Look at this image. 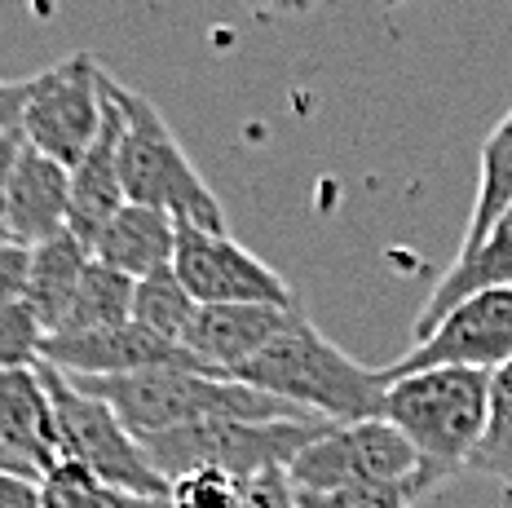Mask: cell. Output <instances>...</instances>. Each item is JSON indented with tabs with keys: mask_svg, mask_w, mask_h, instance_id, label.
Here are the masks:
<instances>
[{
	"mask_svg": "<svg viewBox=\"0 0 512 508\" xmlns=\"http://www.w3.org/2000/svg\"><path fill=\"white\" fill-rule=\"evenodd\" d=\"M230 380H243L327 425L376 420L384 411V389H389L380 367H362L358 358H349L332 336L309 323L305 310Z\"/></svg>",
	"mask_w": 512,
	"mask_h": 508,
	"instance_id": "cell-1",
	"label": "cell"
},
{
	"mask_svg": "<svg viewBox=\"0 0 512 508\" xmlns=\"http://www.w3.org/2000/svg\"><path fill=\"white\" fill-rule=\"evenodd\" d=\"M495 402V376L473 367H429L389 380L384 411L393 429L415 447L429 486L468 473V460L482 447Z\"/></svg>",
	"mask_w": 512,
	"mask_h": 508,
	"instance_id": "cell-2",
	"label": "cell"
},
{
	"mask_svg": "<svg viewBox=\"0 0 512 508\" xmlns=\"http://www.w3.org/2000/svg\"><path fill=\"white\" fill-rule=\"evenodd\" d=\"M115 98L124 111V137H120V177L128 204L159 208L173 221H195L208 230H226V208L212 195L204 173L168 129L164 111L146 93L128 89L115 80Z\"/></svg>",
	"mask_w": 512,
	"mask_h": 508,
	"instance_id": "cell-3",
	"label": "cell"
},
{
	"mask_svg": "<svg viewBox=\"0 0 512 508\" xmlns=\"http://www.w3.org/2000/svg\"><path fill=\"white\" fill-rule=\"evenodd\" d=\"M323 429L332 425L327 420H195L186 429L159 433L142 447L168 486L186 473L261 478V473L292 469V460Z\"/></svg>",
	"mask_w": 512,
	"mask_h": 508,
	"instance_id": "cell-4",
	"label": "cell"
},
{
	"mask_svg": "<svg viewBox=\"0 0 512 508\" xmlns=\"http://www.w3.org/2000/svg\"><path fill=\"white\" fill-rule=\"evenodd\" d=\"M40 376L49 385L62 460L80 464L84 473H93L115 495H168V482L146 460V447L120 425V416L102 398L84 394L67 372H58L49 363H40Z\"/></svg>",
	"mask_w": 512,
	"mask_h": 508,
	"instance_id": "cell-5",
	"label": "cell"
},
{
	"mask_svg": "<svg viewBox=\"0 0 512 508\" xmlns=\"http://www.w3.org/2000/svg\"><path fill=\"white\" fill-rule=\"evenodd\" d=\"M296 491H349V486H402L420 500L433 491L415 447L384 416L323 429L287 469Z\"/></svg>",
	"mask_w": 512,
	"mask_h": 508,
	"instance_id": "cell-6",
	"label": "cell"
},
{
	"mask_svg": "<svg viewBox=\"0 0 512 508\" xmlns=\"http://www.w3.org/2000/svg\"><path fill=\"white\" fill-rule=\"evenodd\" d=\"M102 80L106 71L89 54H71L31 76L23 89V111H18V129L31 151L49 155L62 168H76L102 133Z\"/></svg>",
	"mask_w": 512,
	"mask_h": 508,
	"instance_id": "cell-7",
	"label": "cell"
},
{
	"mask_svg": "<svg viewBox=\"0 0 512 508\" xmlns=\"http://www.w3.org/2000/svg\"><path fill=\"white\" fill-rule=\"evenodd\" d=\"M173 270L195 296V305H279L296 310V288L274 266H265L230 230H208L195 221H177Z\"/></svg>",
	"mask_w": 512,
	"mask_h": 508,
	"instance_id": "cell-8",
	"label": "cell"
},
{
	"mask_svg": "<svg viewBox=\"0 0 512 508\" xmlns=\"http://www.w3.org/2000/svg\"><path fill=\"white\" fill-rule=\"evenodd\" d=\"M429 367H473V372H504L512 367V288L477 292L460 301L424 341H415L398 363L380 367L384 380H398Z\"/></svg>",
	"mask_w": 512,
	"mask_h": 508,
	"instance_id": "cell-9",
	"label": "cell"
},
{
	"mask_svg": "<svg viewBox=\"0 0 512 508\" xmlns=\"http://www.w3.org/2000/svg\"><path fill=\"white\" fill-rule=\"evenodd\" d=\"M45 363L58 367L67 376H133V372H159V367H204L173 341H159L146 327L124 323V327H106V332H76V336H49L45 341ZM212 376V372H208Z\"/></svg>",
	"mask_w": 512,
	"mask_h": 508,
	"instance_id": "cell-10",
	"label": "cell"
},
{
	"mask_svg": "<svg viewBox=\"0 0 512 508\" xmlns=\"http://www.w3.org/2000/svg\"><path fill=\"white\" fill-rule=\"evenodd\" d=\"M296 314H301V305H296V310H279V305H199L186 336H181V349H186L204 372L234 376L239 367H248Z\"/></svg>",
	"mask_w": 512,
	"mask_h": 508,
	"instance_id": "cell-11",
	"label": "cell"
},
{
	"mask_svg": "<svg viewBox=\"0 0 512 508\" xmlns=\"http://www.w3.org/2000/svg\"><path fill=\"white\" fill-rule=\"evenodd\" d=\"M106 93V111H102V133L89 146V155L71 168V213H67V230L76 235L84 248L93 252L102 226L111 221L124 199V177H120V137H124V111L115 98V80H102Z\"/></svg>",
	"mask_w": 512,
	"mask_h": 508,
	"instance_id": "cell-12",
	"label": "cell"
},
{
	"mask_svg": "<svg viewBox=\"0 0 512 508\" xmlns=\"http://www.w3.org/2000/svg\"><path fill=\"white\" fill-rule=\"evenodd\" d=\"M0 442L27 464L36 478H45L62 464L58 420H53L49 385L40 367L0 372Z\"/></svg>",
	"mask_w": 512,
	"mask_h": 508,
	"instance_id": "cell-13",
	"label": "cell"
},
{
	"mask_svg": "<svg viewBox=\"0 0 512 508\" xmlns=\"http://www.w3.org/2000/svg\"><path fill=\"white\" fill-rule=\"evenodd\" d=\"M495 288H512V208L486 230V239L477 243V248L455 252V261L442 270V279L433 283L424 310L415 314L411 336L424 341V336L442 323V314H451L460 301H468V296L495 292Z\"/></svg>",
	"mask_w": 512,
	"mask_h": 508,
	"instance_id": "cell-14",
	"label": "cell"
},
{
	"mask_svg": "<svg viewBox=\"0 0 512 508\" xmlns=\"http://www.w3.org/2000/svg\"><path fill=\"white\" fill-rule=\"evenodd\" d=\"M67 213H71V168H62L58 160L27 146L5 204L9 235L23 248H36V243L67 230Z\"/></svg>",
	"mask_w": 512,
	"mask_h": 508,
	"instance_id": "cell-15",
	"label": "cell"
},
{
	"mask_svg": "<svg viewBox=\"0 0 512 508\" xmlns=\"http://www.w3.org/2000/svg\"><path fill=\"white\" fill-rule=\"evenodd\" d=\"M173 252H177V221L146 204H124L102 226L98 243H93V261L128 274L133 283L173 266Z\"/></svg>",
	"mask_w": 512,
	"mask_h": 508,
	"instance_id": "cell-16",
	"label": "cell"
},
{
	"mask_svg": "<svg viewBox=\"0 0 512 508\" xmlns=\"http://www.w3.org/2000/svg\"><path fill=\"white\" fill-rule=\"evenodd\" d=\"M93 252L62 230L45 243L31 248V279H27V305L36 310V319L45 323V332L53 336L62 323H67V310L76 301L80 283H84V270H89Z\"/></svg>",
	"mask_w": 512,
	"mask_h": 508,
	"instance_id": "cell-17",
	"label": "cell"
},
{
	"mask_svg": "<svg viewBox=\"0 0 512 508\" xmlns=\"http://www.w3.org/2000/svg\"><path fill=\"white\" fill-rule=\"evenodd\" d=\"M477 160H482V168H477V195H473V213H468L460 252L477 248L486 239V230L512 208V111L490 129Z\"/></svg>",
	"mask_w": 512,
	"mask_h": 508,
	"instance_id": "cell-18",
	"label": "cell"
},
{
	"mask_svg": "<svg viewBox=\"0 0 512 508\" xmlns=\"http://www.w3.org/2000/svg\"><path fill=\"white\" fill-rule=\"evenodd\" d=\"M133 292H137V283L128 279V274L102 266V261H89L76 301H71V310H67V323H62L53 336L106 332V327L133 323Z\"/></svg>",
	"mask_w": 512,
	"mask_h": 508,
	"instance_id": "cell-19",
	"label": "cell"
},
{
	"mask_svg": "<svg viewBox=\"0 0 512 508\" xmlns=\"http://www.w3.org/2000/svg\"><path fill=\"white\" fill-rule=\"evenodd\" d=\"M195 310H199L195 296L186 292V283L177 279L173 266L146 274V279L137 283V292H133V323L146 327V332L159 336V341L181 345V336H186Z\"/></svg>",
	"mask_w": 512,
	"mask_h": 508,
	"instance_id": "cell-20",
	"label": "cell"
},
{
	"mask_svg": "<svg viewBox=\"0 0 512 508\" xmlns=\"http://www.w3.org/2000/svg\"><path fill=\"white\" fill-rule=\"evenodd\" d=\"M468 473L499 482L512 495V367L495 372V402H490V425L482 447L468 460Z\"/></svg>",
	"mask_w": 512,
	"mask_h": 508,
	"instance_id": "cell-21",
	"label": "cell"
},
{
	"mask_svg": "<svg viewBox=\"0 0 512 508\" xmlns=\"http://www.w3.org/2000/svg\"><path fill=\"white\" fill-rule=\"evenodd\" d=\"M45 323L36 319L27 301L0 305V372H23V367L45 363Z\"/></svg>",
	"mask_w": 512,
	"mask_h": 508,
	"instance_id": "cell-22",
	"label": "cell"
},
{
	"mask_svg": "<svg viewBox=\"0 0 512 508\" xmlns=\"http://www.w3.org/2000/svg\"><path fill=\"white\" fill-rule=\"evenodd\" d=\"M40 508H115V491H106L80 464L62 460L58 469L40 478Z\"/></svg>",
	"mask_w": 512,
	"mask_h": 508,
	"instance_id": "cell-23",
	"label": "cell"
},
{
	"mask_svg": "<svg viewBox=\"0 0 512 508\" xmlns=\"http://www.w3.org/2000/svg\"><path fill=\"white\" fill-rule=\"evenodd\" d=\"M173 508H252L248 478H230V473H186L168 486Z\"/></svg>",
	"mask_w": 512,
	"mask_h": 508,
	"instance_id": "cell-24",
	"label": "cell"
},
{
	"mask_svg": "<svg viewBox=\"0 0 512 508\" xmlns=\"http://www.w3.org/2000/svg\"><path fill=\"white\" fill-rule=\"evenodd\" d=\"M301 508H415L402 486H349V491H296Z\"/></svg>",
	"mask_w": 512,
	"mask_h": 508,
	"instance_id": "cell-25",
	"label": "cell"
},
{
	"mask_svg": "<svg viewBox=\"0 0 512 508\" xmlns=\"http://www.w3.org/2000/svg\"><path fill=\"white\" fill-rule=\"evenodd\" d=\"M27 279H31V248L0 243V305L27 301Z\"/></svg>",
	"mask_w": 512,
	"mask_h": 508,
	"instance_id": "cell-26",
	"label": "cell"
},
{
	"mask_svg": "<svg viewBox=\"0 0 512 508\" xmlns=\"http://www.w3.org/2000/svg\"><path fill=\"white\" fill-rule=\"evenodd\" d=\"M27 151V137L18 124L0 129V217H5V204H9V186H14V173H18V160Z\"/></svg>",
	"mask_w": 512,
	"mask_h": 508,
	"instance_id": "cell-27",
	"label": "cell"
},
{
	"mask_svg": "<svg viewBox=\"0 0 512 508\" xmlns=\"http://www.w3.org/2000/svg\"><path fill=\"white\" fill-rule=\"evenodd\" d=\"M0 508H40V482L0 473Z\"/></svg>",
	"mask_w": 512,
	"mask_h": 508,
	"instance_id": "cell-28",
	"label": "cell"
},
{
	"mask_svg": "<svg viewBox=\"0 0 512 508\" xmlns=\"http://www.w3.org/2000/svg\"><path fill=\"white\" fill-rule=\"evenodd\" d=\"M23 89H27V80L23 84H5V89H0V129L18 124V111H23Z\"/></svg>",
	"mask_w": 512,
	"mask_h": 508,
	"instance_id": "cell-29",
	"label": "cell"
},
{
	"mask_svg": "<svg viewBox=\"0 0 512 508\" xmlns=\"http://www.w3.org/2000/svg\"><path fill=\"white\" fill-rule=\"evenodd\" d=\"M256 9H309L314 0H248Z\"/></svg>",
	"mask_w": 512,
	"mask_h": 508,
	"instance_id": "cell-30",
	"label": "cell"
},
{
	"mask_svg": "<svg viewBox=\"0 0 512 508\" xmlns=\"http://www.w3.org/2000/svg\"><path fill=\"white\" fill-rule=\"evenodd\" d=\"M0 243H14V235H9V226H5V217H0Z\"/></svg>",
	"mask_w": 512,
	"mask_h": 508,
	"instance_id": "cell-31",
	"label": "cell"
},
{
	"mask_svg": "<svg viewBox=\"0 0 512 508\" xmlns=\"http://www.w3.org/2000/svg\"><path fill=\"white\" fill-rule=\"evenodd\" d=\"M0 89H5V80H0Z\"/></svg>",
	"mask_w": 512,
	"mask_h": 508,
	"instance_id": "cell-32",
	"label": "cell"
}]
</instances>
